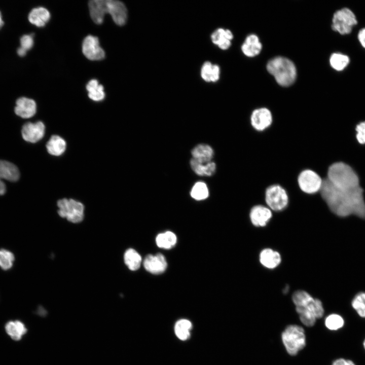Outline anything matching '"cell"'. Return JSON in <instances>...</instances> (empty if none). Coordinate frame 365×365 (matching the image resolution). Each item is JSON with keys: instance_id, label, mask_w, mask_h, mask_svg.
<instances>
[{"instance_id": "7", "label": "cell", "mask_w": 365, "mask_h": 365, "mask_svg": "<svg viewBox=\"0 0 365 365\" xmlns=\"http://www.w3.org/2000/svg\"><path fill=\"white\" fill-rule=\"evenodd\" d=\"M58 213L69 222L78 223L82 222L84 216V206L80 202L72 199L63 198L57 202Z\"/></svg>"}, {"instance_id": "19", "label": "cell", "mask_w": 365, "mask_h": 365, "mask_svg": "<svg viewBox=\"0 0 365 365\" xmlns=\"http://www.w3.org/2000/svg\"><path fill=\"white\" fill-rule=\"evenodd\" d=\"M51 15L49 11L42 7L33 8L28 16L29 21L37 27H43L50 20Z\"/></svg>"}, {"instance_id": "13", "label": "cell", "mask_w": 365, "mask_h": 365, "mask_svg": "<svg viewBox=\"0 0 365 365\" xmlns=\"http://www.w3.org/2000/svg\"><path fill=\"white\" fill-rule=\"evenodd\" d=\"M88 5L90 16L96 24H101L105 14H110V0H92Z\"/></svg>"}, {"instance_id": "6", "label": "cell", "mask_w": 365, "mask_h": 365, "mask_svg": "<svg viewBox=\"0 0 365 365\" xmlns=\"http://www.w3.org/2000/svg\"><path fill=\"white\" fill-rule=\"evenodd\" d=\"M332 21V29L341 35L350 34L357 24L355 14L347 7L337 10L333 14Z\"/></svg>"}, {"instance_id": "24", "label": "cell", "mask_w": 365, "mask_h": 365, "mask_svg": "<svg viewBox=\"0 0 365 365\" xmlns=\"http://www.w3.org/2000/svg\"><path fill=\"white\" fill-rule=\"evenodd\" d=\"M66 143L65 140L57 135H52L46 144L48 153L52 156H59L65 151Z\"/></svg>"}, {"instance_id": "26", "label": "cell", "mask_w": 365, "mask_h": 365, "mask_svg": "<svg viewBox=\"0 0 365 365\" xmlns=\"http://www.w3.org/2000/svg\"><path fill=\"white\" fill-rule=\"evenodd\" d=\"M350 59L347 55L341 52H335L329 59L331 66L337 71L344 70L349 64Z\"/></svg>"}, {"instance_id": "12", "label": "cell", "mask_w": 365, "mask_h": 365, "mask_svg": "<svg viewBox=\"0 0 365 365\" xmlns=\"http://www.w3.org/2000/svg\"><path fill=\"white\" fill-rule=\"evenodd\" d=\"M252 126L258 131H263L269 127L272 122L271 112L267 108L262 107L254 110L250 117Z\"/></svg>"}, {"instance_id": "41", "label": "cell", "mask_w": 365, "mask_h": 365, "mask_svg": "<svg viewBox=\"0 0 365 365\" xmlns=\"http://www.w3.org/2000/svg\"><path fill=\"white\" fill-rule=\"evenodd\" d=\"M26 51L25 49H23L21 47H19L17 49V54L19 55V56L21 57H23L25 55L26 53Z\"/></svg>"}, {"instance_id": "35", "label": "cell", "mask_w": 365, "mask_h": 365, "mask_svg": "<svg viewBox=\"0 0 365 365\" xmlns=\"http://www.w3.org/2000/svg\"><path fill=\"white\" fill-rule=\"evenodd\" d=\"M191 196L197 200H201L207 198L208 190L206 185L202 181L196 182L191 190Z\"/></svg>"}, {"instance_id": "2", "label": "cell", "mask_w": 365, "mask_h": 365, "mask_svg": "<svg viewBox=\"0 0 365 365\" xmlns=\"http://www.w3.org/2000/svg\"><path fill=\"white\" fill-rule=\"evenodd\" d=\"M292 299L300 319L305 325L312 326L317 319L323 316L324 311L321 301L313 298L307 292L297 290L293 294Z\"/></svg>"}, {"instance_id": "31", "label": "cell", "mask_w": 365, "mask_h": 365, "mask_svg": "<svg viewBox=\"0 0 365 365\" xmlns=\"http://www.w3.org/2000/svg\"><path fill=\"white\" fill-rule=\"evenodd\" d=\"M124 260L128 268L132 271L138 269L142 261L140 255L132 248H129L125 251Z\"/></svg>"}, {"instance_id": "43", "label": "cell", "mask_w": 365, "mask_h": 365, "mask_svg": "<svg viewBox=\"0 0 365 365\" xmlns=\"http://www.w3.org/2000/svg\"><path fill=\"white\" fill-rule=\"evenodd\" d=\"M288 288H289V287L288 286H287L286 287H285L284 289L283 290V293H287L288 291Z\"/></svg>"}, {"instance_id": "42", "label": "cell", "mask_w": 365, "mask_h": 365, "mask_svg": "<svg viewBox=\"0 0 365 365\" xmlns=\"http://www.w3.org/2000/svg\"><path fill=\"white\" fill-rule=\"evenodd\" d=\"M4 25V21L2 18V15L1 14V12L0 11V28L3 26Z\"/></svg>"}, {"instance_id": "30", "label": "cell", "mask_w": 365, "mask_h": 365, "mask_svg": "<svg viewBox=\"0 0 365 365\" xmlns=\"http://www.w3.org/2000/svg\"><path fill=\"white\" fill-rule=\"evenodd\" d=\"M192 328V324L190 320L181 319L175 323L174 332L179 340L185 341L190 338Z\"/></svg>"}, {"instance_id": "25", "label": "cell", "mask_w": 365, "mask_h": 365, "mask_svg": "<svg viewBox=\"0 0 365 365\" xmlns=\"http://www.w3.org/2000/svg\"><path fill=\"white\" fill-rule=\"evenodd\" d=\"M7 333L15 340H20L26 333L27 328L24 324L19 320L10 321L5 325Z\"/></svg>"}, {"instance_id": "20", "label": "cell", "mask_w": 365, "mask_h": 365, "mask_svg": "<svg viewBox=\"0 0 365 365\" xmlns=\"http://www.w3.org/2000/svg\"><path fill=\"white\" fill-rule=\"evenodd\" d=\"M233 38V34L230 30L223 28L216 29L211 36L212 42L223 50H226L230 47Z\"/></svg>"}, {"instance_id": "9", "label": "cell", "mask_w": 365, "mask_h": 365, "mask_svg": "<svg viewBox=\"0 0 365 365\" xmlns=\"http://www.w3.org/2000/svg\"><path fill=\"white\" fill-rule=\"evenodd\" d=\"M323 180L316 172L310 169L302 171L298 177L301 190L307 194H314L320 191Z\"/></svg>"}, {"instance_id": "14", "label": "cell", "mask_w": 365, "mask_h": 365, "mask_svg": "<svg viewBox=\"0 0 365 365\" xmlns=\"http://www.w3.org/2000/svg\"><path fill=\"white\" fill-rule=\"evenodd\" d=\"M167 262L164 256L158 253L155 256L148 255L143 261L145 269L153 274H160L164 272L167 268Z\"/></svg>"}, {"instance_id": "27", "label": "cell", "mask_w": 365, "mask_h": 365, "mask_svg": "<svg viewBox=\"0 0 365 365\" xmlns=\"http://www.w3.org/2000/svg\"><path fill=\"white\" fill-rule=\"evenodd\" d=\"M89 97L93 101H100L105 98L104 88L95 79L91 80L86 85Z\"/></svg>"}, {"instance_id": "1", "label": "cell", "mask_w": 365, "mask_h": 365, "mask_svg": "<svg viewBox=\"0 0 365 365\" xmlns=\"http://www.w3.org/2000/svg\"><path fill=\"white\" fill-rule=\"evenodd\" d=\"M321 196L330 210L337 215H351L365 218V202L363 190L359 187L352 190H342L333 186L327 178L323 180Z\"/></svg>"}, {"instance_id": "37", "label": "cell", "mask_w": 365, "mask_h": 365, "mask_svg": "<svg viewBox=\"0 0 365 365\" xmlns=\"http://www.w3.org/2000/svg\"><path fill=\"white\" fill-rule=\"evenodd\" d=\"M20 45L21 48L27 51L32 47L33 45V38L32 34H24L20 38Z\"/></svg>"}, {"instance_id": "44", "label": "cell", "mask_w": 365, "mask_h": 365, "mask_svg": "<svg viewBox=\"0 0 365 365\" xmlns=\"http://www.w3.org/2000/svg\"><path fill=\"white\" fill-rule=\"evenodd\" d=\"M363 348H364V350H365V339H364V340H363Z\"/></svg>"}, {"instance_id": "17", "label": "cell", "mask_w": 365, "mask_h": 365, "mask_svg": "<svg viewBox=\"0 0 365 365\" xmlns=\"http://www.w3.org/2000/svg\"><path fill=\"white\" fill-rule=\"evenodd\" d=\"M110 15L115 23L120 26L125 24L127 10L125 5L119 1L110 0Z\"/></svg>"}, {"instance_id": "32", "label": "cell", "mask_w": 365, "mask_h": 365, "mask_svg": "<svg viewBox=\"0 0 365 365\" xmlns=\"http://www.w3.org/2000/svg\"><path fill=\"white\" fill-rule=\"evenodd\" d=\"M176 236L172 232L167 231L158 234L156 238L157 246L160 248L170 249L176 243Z\"/></svg>"}, {"instance_id": "15", "label": "cell", "mask_w": 365, "mask_h": 365, "mask_svg": "<svg viewBox=\"0 0 365 365\" xmlns=\"http://www.w3.org/2000/svg\"><path fill=\"white\" fill-rule=\"evenodd\" d=\"M14 111L17 116L22 118H29L36 113V104L32 99L20 97L16 100Z\"/></svg>"}, {"instance_id": "16", "label": "cell", "mask_w": 365, "mask_h": 365, "mask_svg": "<svg viewBox=\"0 0 365 365\" xmlns=\"http://www.w3.org/2000/svg\"><path fill=\"white\" fill-rule=\"evenodd\" d=\"M272 215L271 211L269 208L261 205L253 206L249 214L252 224L257 227L266 226Z\"/></svg>"}, {"instance_id": "11", "label": "cell", "mask_w": 365, "mask_h": 365, "mask_svg": "<svg viewBox=\"0 0 365 365\" xmlns=\"http://www.w3.org/2000/svg\"><path fill=\"white\" fill-rule=\"evenodd\" d=\"M45 126L41 121L27 122L22 128L23 138L26 141L35 143L43 138L45 135Z\"/></svg>"}, {"instance_id": "40", "label": "cell", "mask_w": 365, "mask_h": 365, "mask_svg": "<svg viewBox=\"0 0 365 365\" xmlns=\"http://www.w3.org/2000/svg\"><path fill=\"white\" fill-rule=\"evenodd\" d=\"M357 39L361 47L365 49V27L361 28L359 30Z\"/></svg>"}, {"instance_id": "33", "label": "cell", "mask_w": 365, "mask_h": 365, "mask_svg": "<svg viewBox=\"0 0 365 365\" xmlns=\"http://www.w3.org/2000/svg\"><path fill=\"white\" fill-rule=\"evenodd\" d=\"M325 325L331 331H337L342 328L345 323L344 318L339 314L333 313L328 315L325 319Z\"/></svg>"}, {"instance_id": "34", "label": "cell", "mask_w": 365, "mask_h": 365, "mask_svg": "<svg viewBox=\"0 0 365 365\" xmlns=\"http://www.w3.org/2000/svg\"><path fill=\"white\" fill-rule=\"evenodd\" d=\"M351 306L358 316L365 318V292L357 294L351 301Z\"/></svg>"}, {"instance_id": "29", "label": "cell", "mask_w": 365, "mask_h": 365, "mask_svg": "<svg viewBox=\"0 0 365 365\" xmlns=\"http://www.w3.org/2000/svg\"><path fill=\"white\" fill-rule=\"evenodd\" d=\"M201 75L206 82H216L220 78V67L209 62H205L201 68Z\"/></svg>"}, {"instance_id": "38", "label": "cell", "mask_w": 365, "mask_h": 365, "mask_svg": "<svg viewBox=\"0 0 365 365\" xmlns=\"http://www.w3.org/2000/svg\"><path fill=\"white\" fill-rule=\"evenodd\" d=\"M356 138L361 144L365 143V121L360 123L356 127Z\"/></svg>"}, {"instance_id": "21", "label": "cell", "mask_w": 365, "mask_h": 365, "mask_svg": "<svg viewBox=\"0 0 365 365\" xmlns=\"http://www.w3.org/2000/svg\"><path fill=\"white\" fill-rule=\"evenodd\" d=\"M19 176L20 173L16 165L10 162L0 160V182H4L2 179L15 181Z\"/></svg>"}, {"instance_id": "3", "label": "cell", "mask_w": 365, "mask_h": 365, "mask_svg": "<svg viewBox=\"0 0 365 365\" xmlns=\"http://www.w3.org/2000/svg\"><path fill=\"white\" fill-rule=\"evenodd\" d=\"M327 179L335 187L342 190H352L360 187L355 172L343 162L335 163L329 167Z\"/></svg>"}, {"instance_id": "18", "label": "cell", "mask_w": 365, "mask_h": 365, "mask_svg": "<svg viewBox=\"0 0 365 365\" xmlns=\"http://www.w3.org/2000/svg\"><path fill=\"white\" fill-rule=\"evenodd\" d=\"M262 45L258 36L254 34L248 35L241 46L243 54L249 57H254L261 51Z\"/></svg>"}, {"instance_id": "8", "label": "cell", "mask_w": 365, "mask_h": 365, "mask_svg": "<svg viewBox=\"0 0 365 365\" xmlns=\"http://www.w3.org/2000/svg\"><path fill=\"white\" fill-rule=\"evenodd\" d=\"M265 200L267 204L274 211H280L285 208L288 202L286 191L281 186L274 185L266 190Z\"/></svg>"}, {"instance_id": "39", "label": "cell", "mask_w": 365, "mask_h": 365, "mask_svg": "<svg viewBox=\"0 0 365 365\" xmlns=\"http://www.w3.org/2000/svg\"><path fill=\"white\" fill-rule=\"evenodd\" d=\"M331 365H356V364L350 359L339 358L335 360Z\"/></svg>"}, {"instance_id": "28", "label": "cell", "mask_w": 365, "mask_h": 365, "mask_svg": "<svg viewBox=\"0 0 365 365\" xmlns=\"http://www.w3.org/2000/svg\"><path fill=\"white\" fill-rule=\"evenodd\" d=\"M190 165L195 173L200 176H211L214 174L216 169L215 164L213 162L203 164L193 158L190 160Z\"/></svg>"}, {"instance_id": "10", "label": "cell", "mask_w": 365, "mask_h": 365, "mask_svg": "<svg viewBox=\"0 0 365 365\" xmlns=\"http://www.w3.org/2000/svg\"><path fill=\"white\" fill-rule=\"evenodd\" d=\"M82 52L85 56L91 60H100L105 57V52L100 46L98 38L91 35L84 39Z\"/></svg>"}, {"instance_id": "23", "label": "cell", "mask_w": 365, "mask_h": 365, "mask_svg": "<svg viewBox=\"0 0 365 365\" xmlns=\"http://www.w3.org/2000/svg\"><path fill=\"white\" fill-rule=\"evenodd\" d=\"M260 261L264 267L273 269L280 263L281 257L278 252L270 248H265L260 253Z\"/></svg>"}, {"instance_id": "4", "label": "cell", "mask_w": 365, "mask_h": 365, "mask_svg": "<svg viewBox=\"0 0 365 365\" xmlns=\"http://www.w3.org/2000/svg\"><path fill=\"white\" fill-rule=\"evenodd\" d=\"M267 69L282 86L288 87L296 80V67L293 61L287 58L279 56L271 59L267 64Z\"/></svg>"}, {"instance_id": "36", "label": "cell", "mask_w": 365, "mask_h": 365, "mask_svg": "<svg viewBox=\"0 0 365 365\" xmlns=\"http://www.w3.org/2000/svg\"><path fill=\"white\" fill-rule=\"evenodd\" d=\"M14 260V255L12 252L6 249H0V268L2 269H10L13 266Z\"/></svg>"}, {"instance_id": "22", "label": "cell", "mask_w": 365, "mask_h": 365, "mask_svg": "<svg viewBox=\"0 0 365 365\" xmlns=\"http://www.w3.org/2000/svg\"><path fill=\"white\" fill-rule=\"evenodd\" d=\"M191 154L194 159L201 163L211 162L213 156V151L211 147L206 144H200L194 147Z\"/></svg>"}, {"instance_id": "5", "label": "cell", "mask_w": 365, "mask_h": 365, "mask_svg": "<svg viewBox=\"0 0 365 365\" xmlns=\"http://www.w3.org/2000/svg\"><path fill=\"white\" fill-rule=\"evenodd\" d=\"M281 338L287 352L290 355H296L306 345L305 331L298 325H288L282 332Z\"/></svg>"}]
</instances>
